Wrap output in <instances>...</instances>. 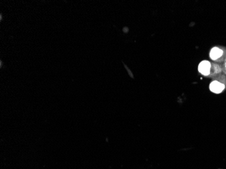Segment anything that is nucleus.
<instances>
[{
  "label": "nucleus",
  "mask_w": 226,
  "mask_h": 169,
  "mask_svg": "<svg viewBox=\"0 0 226 169\" xmlns=\"http://www.w3.org/2000/svg\"><path fill=\"white\" fill-rule=\"evenodd\" d=\"M223 54V52L221 49L218 48H213L210 52V57L212 60H215L220 58Z\"/></svg>",
  "instance_id": "obj_3"
},
{
  "label": "nucleus",
  "mask_w": 226,
  "mask_h": 169,
  "mask_svg": "<svg viewBox=\"0 0 226 169\" xmlns=\"http://www.w3.org/2000/svg\"><path fill=\"white\" fill-rule=\"evenodd\" d=\"M209 88L212 92L215 93V94H220L224 89L225 85L220 82L215 81L211 83L210 86H209Z\"/></svg>",
  "instance_id": "obj_2"
},
{
  "label": "nucleus",
  "mask_w": 226,
  "mask_h": 169,
  "mask_svg": "<svg viewBox=\"0 0 226 169\" xmlns=\"http://www.w3.org/2000/svg\"><path fill=\"white\" fill-rule=\"evenodd\" d=\"M211 64L210 62L205 60L202 61L198 66V71L201 72V74L204 75H208L210 74L211 72Z\"/></svg>",
  "instance_id": "obj_1"
}]
</instances>
